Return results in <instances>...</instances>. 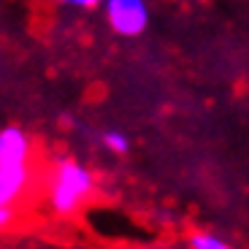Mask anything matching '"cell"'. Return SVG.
Listing matches in <instances>:
<instances>
[{
    "instance_id": "6da1fadb",
    "label": "cell",
    "mask_w": 249,
    "mask_h": 249,
    "mask_svg": "<svg viewBox=\"0 0 249 249\" xmlns=\"http://www.w3.org/2000/svg\"><path fill=\"white\" fill-rule=\"evenodd\" d=\"M95 193V174L73 157H60L52 165L46 200L57 217H73Z\"/></svg>"
},
{
    "instance_id": "7a4b0ae2",
    "label": "cell",
    "mask_w": 249,
    "mask_h": 249,
    "mask_svg": "<svg viewBox=\"0 0 249 249\" xmlns=\"http://www.w3.org/2000/svg\"><path fill=\"white\" fill-rule=\"evenodd\" d=\"M103 17H106L108 30L122 38H136L149 27V0H106Z\"/></svg>"
},
{
    "instance_id": "3957f363",
    "label": "cell",
    "mask_w": 249,
    "mask_h": 249,
    "mask_svg": "<svg viewBox=\"0 0 249 249\" xmlns=\"http://www.w3.org/2000/svg\"><path fill=\"white\" fill-rule=\"evenodd\" d=\"M33 143L22 127L8 124L0 127V165H25L30 160Z\"/></svg>"
},
{
    "instance_id": "277c9868",
    "label": "cell",
    "mask_w": 249,
    "mask_h": 249,
    "mask_svg": "<svg viewBox=\"0 0 249 249\" xmlns=\"http://www.w3.org/2000/svg\"><path fill=\"white\" fill-rule=\"evenodd\" d=\"M30 187V165H0V206H14Z\"/></svg>"
},
{
    "instance_id": "5b68a950",
    "label": "cell",
    "mask_w": 249,
    "mask_h": 249,
    "mask_svg": "<svg viewBox=\"0 0 249 249\" xmlns=\"http://www.w3.org/2000/svg\"><path fill=\"white\" fill-rule=\"evenodd\" d=\"M100 146L111 155H127L130 149V138L124 136L122 130H103L100 133Z\"/></svg>"
},
{
    "instance_id": "8992f818",
    "label": "cell",
    "mask_w": 249,
    "mask_h": 249,
    "mask_svg": "<svg viewBox=\"0 0 249 249\" xmlns=\"http://www.w3.org/2000/svg\"><path fill=\"white\" fill-rule=\"evenodd\" d=\"M190 247L193 249H225L228 241H225L222 236H217V233H212V231H198V233L190 236Z\"/></svg>"
},
{
    "instance_id": "52a82bcc",
    "label": "cell",
    "mask_w": 249,
    "mask_h": 249,
    "mask_svg": "<svg viewBox=\"0 0 249 249\" xmlns=\"http://www.w3.org/2000/svg\"><path fill=\"white\" fill-rule=\"evenodd\" d=\"M65 8H76V11H92V8H103L106 0H54Z\"/></svg>"
},
{
    "instance_id": "ba28073f",
    "label": "cell",
    "mask_w": 249,
    "mask_h": 249,
    "mask_svg": "<svg viewBox=\"0 0 249 249\" xmlns=\"http://www.w3.org/2000/svg\"><path fill=\"white\" fill-rule=\"evenodd\" d=\"M14 222H17V209L14 206H0V233L8 231Z\"/></svg>"
}]
</instances>
